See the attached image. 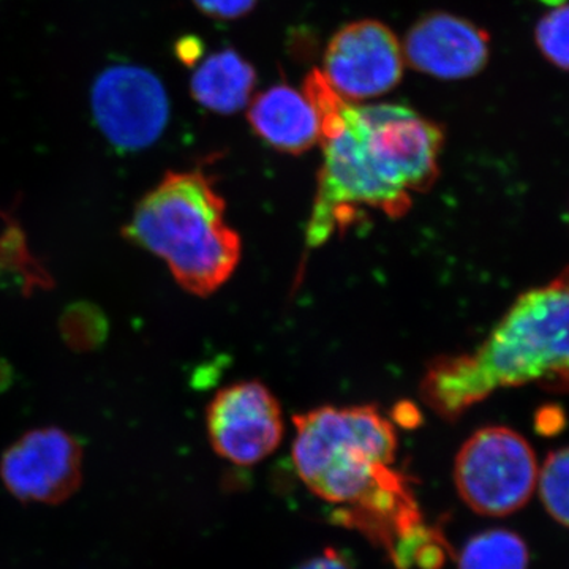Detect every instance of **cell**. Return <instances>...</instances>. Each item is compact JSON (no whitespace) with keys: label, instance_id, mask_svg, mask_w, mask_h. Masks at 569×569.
<instances>
[{"label":"cell","instance_id":"obj_19","mask_svg":"<svg viewBox=\"0 0 569 569\" xmlns=\"http://www.w3.org/2000/svg\"><path fill=\"white\" fill-rule=\"evenodd\" d=\"M176 58L186 67H194L203 58V40L194 36L181 37L174 44Z\"/></svg>","mask_w":569,"mask_h":569},{"label":"cell","instance_id":"obj_17","mask_svg":"<svg viewBox=\"0 0 569 569\" xmlns=\"http://www.w3.org/2000/svg\"><path fill=\"white\" fill-rule=\"evenodd\" d=\"M445 549L440 539L430 537L417 549L413 557V565L419 569H441L445 563Z\"/></svg>","mask_w":569,"mask_h":569},{"label":"cell","instance_id":"obj_22","mask_svg":"<svg viewBox=\"0 0 569 569\" xmlns=\"http://www.w3.org/2000/svg\"><path fill=\"white\" fill-rule=\"evenodd\" d=\"M541 2L546 3V6L561 7L567 3V0H541Z\"/></svg>","mask_w":569,"mask_h":569},{"label":"cell","instance_id":"obj_20","mask_svg":"<svg viewBox=\"0 0 569 569\" xmlns=\"http://www.w3.org/2000/svg\"><path fill=\"white\" fill-rule=\"evenodd\" d=\"M298 569H355L351 561L337 552L336 549H326L320 556L306 560Z\"/></svg>","mask_w":569,"mask_h":569},{"label":"cell","instance_id":"obj_18","mask_svg":"<svg viewBox=\"0 0 569 569\" xmlns=\"http://www.w3.org/2000/svg\"><path fill=\"white\" fill-rule=\"evenodd\" d=\"M535 427L541 436H557L565 427L563 411L560 407H542L535 417Z\"/></svg>","mask_w":569,"mask_h":569},{"label":"cell","instance_id":"obj_5","mask_svg":"<svg viewBox=\"0 0 569 569\" xmlns=\"http://www.w3.org/2000/svg\"><path fill=\"white\" fill-rule=\"evenodd\" d=\"M295 425L293 463L306 485L336 463L389 467L396 458L395 426L376 407H321L299 415Z\"/></svg>","mask_w":569,"mask_h":569},{"label":"cell","instance_id":"obj_1","mask_svg":"<svg viewBox=\"0 0 569 569\" xmlns=\"http://www.w3.org/2000/svg\"><path fill=\"white\" fill-rule=\"evenodd\" d=\"M443 141L438 123L402 104L348 103L343 129L323 140L307 244L323 246L350 227L361 208L406 216L411 193L437 181Z\"/></svg>","mask_w":569,"mask_h":569},{"label":"cell","instance_id":"obj_13","mask_svg":"<svg viewBox=\"0 0 569 569\" xmlns=\"http://www.w3.org/2000/svg\"><path fill=\"white\" fill-rule=\"evenodd\" d=\"M530 553L519 535L489 530L477 535L460 550L459 569H529Z\"/></svg>","mask_w":569,"mask_h":569},{"label":"cell","instance_id":"obj_3","mask_svg":"<svg viewBox=\"0 0 569 569\" xmlns=\"http://www.w3.org/2000/svg\"><path fill=\"white\" fill-rule=\"evenodd\" d=\"M123 236L163 260L179 287L200 298L227 283L241 260L227 204L201 170L168 171L134 206Z\"/></svg>","mask_w":569,"mask_h":569},{"label":"cell","instance_id":"obj_2","mask_svg":"<svg viewBox=\"0 0 569 569\" xmlns=\"http://www.w3.org/2000/svg\"><path fill=\"white\" fill-rule=\"evenodd\" d=\"M568 306L567 272L519 296L477 351L430 362L419 387L422 400L456 421L500 388L539 383L567 391Z\"/></svg>","mask_w":569,"mask_h":569},{"label":"cell","instance_id":"obj_9","mask_svg":"<svg viewBox=\"0 0 569 569\" xmlns=\"http://www.w3.org/2000/svg\"><path fill=\"white\" fill-rule=\"evenodd\" d=\"M325 78L342 99L361 102L395 89L403 77V52L383 22H351L329 41Z\"/></svg>","mask_w":569,"mask_h":569},{"label":"cell","instance_id":"obj_16","mask_svg":"<svg viewBox=\"0 0 569 569\" xmlns=\"http://www.w3.org/2000/svg\"><path fill=\"white\" fill-rule=\"evenodd\" d=\"M258 0H193L204 14L219 20H238L246 17L257 6Z\"/></svg>","mask_w":569,"mask_h":569},{"label":"cell","instance_id":"obj_10","mask_svg":"<svg viewBox=\"0 0 569 569\" xmlns=\"http://www.w3.org/2000/svg\"><path fill=\"white\" fill-rule=\"evenodd\" d=\"M489 33L475 22L436 11L415 22L403 51L415 70L440 80H466L489 61Z\"/></svg>","mask_w":569,"mask_h":569},{"label":"cell","instance_id":"obj_6","mask_svg":"<svg viewBox=\"0 0 569 569\" xmlns=\"http://www.w3.org/2000/svg\"><path fill=\"white\" fill-rule=\"evenodd\" d=\"M91 104L97 126L116 148L146 149L159 140L170 118L162 81L138 66L103 70L92 86Z\"/></svg>","mask_w":569,"mask_h":569},{"label":"cell","instance_id":"obj_11","mask_svg":"<svg viewBox=\"0 0 569 569\" xmlns=\"http://www.w3.org/2000/svg\"><path fill=\"white\" fill-rule=\"evenodd\" d=\"M254 134L276 151L302 153L321 140L320 122L305 93L272 86L250 102L247 111Z\"/></svg>","mask_w":569,"mask_h":569},{"label":"cell","instance_id":"obj_7","mask_svg":"<svg viewBox=\"0 0 569 569\" xmlns=\"http://www.w3.org/2000/svg\"><path fill=\"white\" fill-rule=\"evenodd\" d=\"M0 479L24 503H62L82 482L81 443L59 427L29 430L3 452Z\"/></svg>","mask_w":569,"mask_h":569},{"label":"cell","instance_id":"obj_14","mask_svg":"<svg viewBox=\"0 0 569 569\" xmlns=\"http://www.w3.org/2000/svg\"><path fill=\"white\" fill-rule=\"evenodd\" d=\"M568 459L567 448L550 452L537 479L546 511L563 527L568 526Z\"/></svg>","mask_w":569,"mask_h":569},{"label":"cell","instance_id":"obj_12","mask_svg":"<svg viewBox=\"0 0 569 569\" xmlns=\"http://www.w3.org/2000/svg\"><path fill=\"white\" fill-rule=\"evenodd\" d=\"M254 84L253 67L234 50H223L201 62L190 81V93L206 110L228 116L247 107Z\"/></svg>","mask_w":569,"mask_h":569},{"label":"cell","instance_id":"obj_21","mask_svg":"<svg viewBox=\"0 0 569 569\" xmlns=\"http://www.w3.org/2000/svg\"><path fill=\"white\" fill-rule=\"evenodd\" d=\"M395 421L406 429H415L421 425V415L413 403H399L395 410Z\"/></svg>","mask_w":569,"mask_h":569},{"label":"cell","instance_id":"obj_15","mask_svg":"<svg viewBox=\"0 0 569 569\" xmlns=\"http://www.w3.org/2000/svg\"><path fill=\"white\" fill-rule=\"evenodd\" d=\"M568 18L569 11L565 3L542 17L535 31L539 51L561 70L568 69Z\"/></svg>","mask_w":569,"mask_h":569},{"label":"cell","instance_id":"obj_8","mask_svg":"<svg viewBox=\"0 0 569 569\" xmlns=\"http://www.w3.org/2000/svg\"><path fill=\"white\" fill-rule=\"evenodd\" d=\"M206 427L220 458L254 466L282 441V410L263 383L242 381L217 392L206 410Z\"/></svg>","mask_w":569,"mask_h":569},{"label":"cell","instance_id":"obj_4","mask_svg":"<svg viewBox=\"0 0 569 569\" xmlns=\"http://www.w3.org/2000/svg\"><path fill=\"white\" fill-rule=\"evenodd\" d=\"M456 488L479 515H512L537 490L538 462L529 441L508 427H485L456 458Z\"/></svg>","mask_w":569,"mask_h":569}]
</instances>
